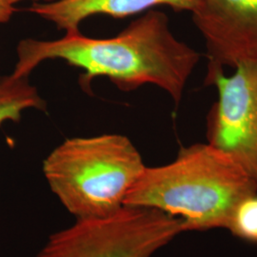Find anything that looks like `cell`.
I'll list each match as a JSON object with an SVG mask.
<instances>
[{"instance_id": "cell-1", "label": "cell", "mask_w": 257, "mask_h": 257, "mask_svg": "<svg viewBox=\"0 0 257 257\" xmlns=\"http://www.w3.org/2000/svg\"><path fill=\"white\" fill-rule=\"evenodd\" d=\"M48 59H61L81 69L82 88H89L97 76L110 78L125 92L154 84L178 105L200 54L173 35L166 14L149 10L110 38L85 37L79 31L56 40H22L13 74L28 77Z\"/></svg>"}, {"instance_id": "cell-6", "label": "cell", "mask_w": 257, "mask_h": 257, "mask_svg": "<svg viewBox=\"0 0 257 257\" xmlns=\"http://www.w3.org/2000/svg\"><path fill=\"white\" fill-rule=\"evenodd\" d=\"M208 73L257 61V0H200L192 12Z\"/></svg>"}, {"instance_id": "cell-11", "label": "cell", "mask_w": 257, "mask_h": 257, "mask_svg": "<svg viewBox=\"0 0 257 257\" xmlns=\"http://www.w3.org/2000/svg\"><path fill=\"white\" fill-rule=\"evenodd\" d=\"M17 3H19V2H21V1H32L33 3H35V2H38V1H40V0H15Z\"/></svg>"}, {"instance_id": "cell-10", "label": "cell", "mask_w": 257, "mask_h": 257, "mask_svg": "<svg viewBox=\"0 0 257 257\" xmlns=\"http://www.w3.org/2000/svg\"><path fill=\"white\" fill-rule=\"evenodd\" d=\"M15 0H0V23L8 22L16 13Z\"/></svg>"}, {"instance_id": "cell-7", "label": "cell", "mask_w": 257, "mask_h": 257, "mask_svg": "<svg viewBox=\"0 0 257 257\" xmlns=\"http://www.w3.org/2000/svg\"><path fill=\"white\" fill-rule=\"evenodd\" d=\"M200 0H56L35 2L29 11L53 23L66 33L79 32L85 19L96 15L124 19L156 6H168L175 12H193Z\"/></svg>"}, {"instance_id": "cell-3", "label": "cell", "mask_w": 257, "mask_h": 257, "mask_svg": "<svg viewBox=\"0 0 257 257\" xmlns=\"http://www.w3.org/2000/svg\"><path fill=\"white\" fill-rule=\"evenodd\" d=\"M145 168L132 141L116 134L67 139L43 162L52 192L76 220L104 219L122 210Z\"/></svg>"}, {"instance_id": "cell-4", "label": "cell", "mask_w": 257, "mask_h": 257, "mask_svg": "<svg viewBox=\"0 0 257 257\" xmlns=\"http://www.w3.org/2000/svg\"><path fill=\"white\" fill-rule=\"evenodd\" d=\"M182 232L183 222L175 216L124 207L104 219L76 220L51 235L36 257H151Z\"/></svg>"}, {"instance_id": "cell-8", "label": "cell", "mask_w": 257, "mask_h": 257, "mask_svg": "<svg viewBox=\"0 0 257 257\" xmlns=\"http://www.w3.org/2000/svg\"><path fill=\"white\" fill-rule=\"evenodd\" d=\"M28 109L46 110V102L29 83L28 77L13 74L0 77V125L10 120L19 121Z\"/></svg>"}, {"instance_id": "cell-2", "label": "cell", "mask_w": 257, "mask_h": 257, "mask_svg": "<svg viewBox=\"0 0 257 257\" xmlns=\"http://www.w3.org/2000/svg\"><path fill=\"white\" fill-rule=\"evenodd\" d=\"M256 193V182L230 156L196 143L169 164L146 166L124 206L163 211L182 221L185 231L227 230L236 206Z\"/></svg>"}, {"instance_id": "cell-9", "label": "cell", "mask_w": 257, "mask_h": 257, "mask_svg": "<svg viewBox=\"0 0 257 257\" xmlns=\"http://www.w3.org/2000/svg\"><path fill=\"white\" fill-rule=\"evenodd\" d=\"M227 230L238 238L257 244V193L236 206Z\"/></svg>"}, {"instance_id": "cell-5", "label": "cell", "mask_w": 257, "mask_h": 257, "mask_svg": "<svg viewBox=\"0 0 257 257\" xmlns=\"http://www.w3.org/2000/svg\"><path fill=\"white\" fill-rule=\"evenodd\" d=\"M217 100L207 115V140L237 163L257 183V61L239 65L234 74H206Z\"/></svg>"}, {"instance_id": "cell-12", "label": "cell", "mask_w": 257, "mask_h": 257, "mask_svg": "<svg viewBox=\"0 0 257 257\" xmlns=\"http://www.w3.org/2000/svg\"><path fill=\"white\" fill-rule=\"evenodd\" d=\"M41 2H54V1H56V0H40Z\"/></svg>"}]
</instances>
